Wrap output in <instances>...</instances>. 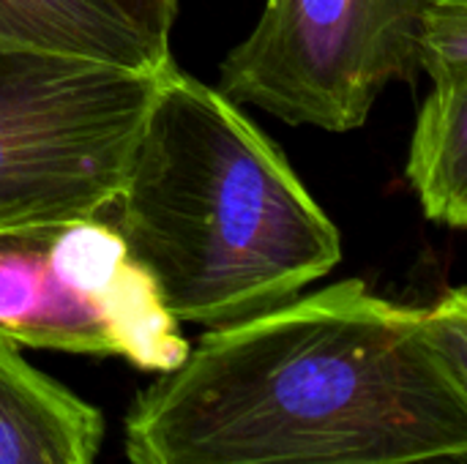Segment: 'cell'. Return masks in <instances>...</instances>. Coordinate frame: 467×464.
I'll return each mask as SVG.
<instances>
[{
  "label": "cell",
  "mask_w": 467,
  "mask_h": 464,
  "mask_svg": "<svg viewBox=\"0 0 467 464\" xmlns=\"http://www.w3.org/2000/svg\"><path fill=\"white\" fill-rule=\"evenodd\" d=\"M129 464H416L467 454V377L424 306L345 279L211 328L140 391Z\"/></svg>",
  "instance_id": "obj_1"
},
{
  "label": "cell",
  "mask_w": 467,
  "mask_h": 464,
  "mask_svg": "<svg viewBox=\"0 0 467 464\" xmlns=\"http://www.w3.org/2000/svg\"><path fill=\"white\" fill-rule=\"evenodd\" d=\"M408 180L430 222L462 230L467 224V79L432 82L419 109Z\"/></svg>",
  "instance_id": "obj_8"
},
{
  "label": "cell",
  "mask_w": 467,
  "mask_h": 464,
  "mask_svg": "<svg viewBox=\"0 0 467 464\" xmlns=\"http://www.w3.org/2000/svg\"><path fill=\"white\" fill-rule=\"evenodd\" d=\"M101 440V410L0 336V464H96Z\"/></svg>",
  "instance_id": "obj_6"
},
{
  "label": "cell",
  "mask_w": 467,
  "mask_h": 464,
  "mask_svg": "<svg viewBox=\"0 0 467 464\" xmlns=\"http://www.w3.org/2000/svg\"><path fill=\"white\" fill-rule=\"evenodd\" d=\"M416 464H467V454H462V457H441V459H430V462Z\"/></svg>",
  "instance_id": "obj_12"
},
{
  "label": "cell",
  "mask_w": 467,
  "mask_h": 464,
  "mask_svg": "<svg viewBox=\"0 0 467 464\" xmlns=\"http://www.w3.org/2000/svg\"><path fill=\"white\" fill-rule=\"evenodd\" d=\"M112 208L172 317L208 331L293 301L342 260L337 224L282 148L175 63L159 77Z\"/></svg>",
  "instance_id": "obj_2"
},
{
  "label": "cell",
  "mask_w": 467,
  "mask_h": 464,
  "mask_svg": "<svg viewBox=\"0 0 467 464\" xmlns=\"http://www.w3.org/2000/svg\"><path fill=\"white\" fill-rule=\"evenodd\" d=\"M430 0H265L222 60L219 90L290 126H364L391 82L421 71Z\"/></svg>",
  "instance_id": "obj_5"
},
{
  "label": "cell",
  "mask_w": 467,
  "mask_h": 464,
  "mask_svg": "<svg viewBox=\"0 0 467 464\" xmlns=\"http://www.w3.org/2000/svg\"><path fill=\"white\" fill-rule=\"evenodd\" d=\"M0 336L172 372L189 342L150 273L101 216L0 230Z\"/></svg>",
  "instance_id": "obj_4"
},
{
  "label": "cell",
  "mask_w": 467,
  "mask_h": 464,
  "mask_svg": "<svg viewBox=\"0 0 467 464\" xmlns=\"http://www.w3.org/2000/svg\"><path fill=\"white\" fill-rule=\"evenodd\" d=\"M421 71L432 82L467 79V0H430L421 27Z\"/></svg>",
  "instance_id": "obj_9"
},
{
  "label": "cell",
  "mask_w": 467,
  "mask_h": 464,
  "mask_svg": "<svg viewBox=\"0 0 467 464\" xmlns=\"http://www.w3.org/2000/svg\"><path fill=\"white\" fill-rule=\"evenodd\" d=\"M161 74L0 41V230L109 211Z\"/></svg>",
  "instance_id": "obj_3"
},
{
  "label": "cell",
  "mask_w": 467,
  "mask_h": 464,
  "mask_svg": "<svg viewBox=\"0 0 467 464\" xmlns=\"http://www.w3.org/2000/svg\"><path fill=\"white\" fill-rule=\"evenodd\" d=\"M107 3L150 38L170 44V30L178 16V0H107Z\"/></svg>",
  "instance_id": "obj_11"
},
{
  "label": "cell",
  "mask_w": 467,
  "mask_h": 464,
  "mask_svg": "<svg viewBox=\"0 0 467 464\" xmlns=\"http://www.w3.org/2000/svg\"><path fill=\"white\" fill-rule=\"evenodd\" d=\"M424 331L435 353L467 377V290L454 287L432 306H424Z\"/></svg>",
  "instance_id": "obj_10"
},
{
  "label": "cell",
  "mask_w": 467,
  "mask_h": 464,
  "mask_svg": "<svg viewBox=\"0 0 467 464\" xmlns=\"http://www.w3.org/2000/svg\"><path fill=\"white\" fill-rule=\"evenodd\" d=\"M0 41H19L134 71L172 63L161 44L107 0H0Z\"/></svg>",
  "instance_id": "obj_7"
}]
</instances>
